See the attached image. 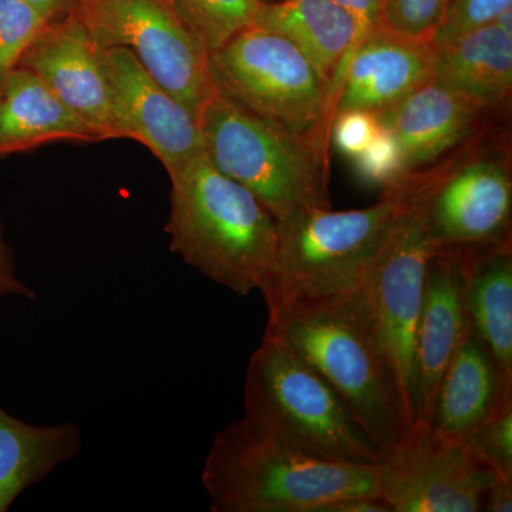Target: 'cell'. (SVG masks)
<instances>
[{"instance_id":"6","label":"cell","mask_w":512,"mask_h":512,"mask_svg":"<svg viewBox=\"0 0 512 512\" xmlns=\"http://www.w3.org/2000/svg\"><path fill=\"white\" fill-rule=\"evenodd\" d=\"M244 400L256 404L299 448L320 460L377 466L382 448L332 386L274 330L249 359Z\"/></svg>"},{"instance_id":"12","label":"cell","mask_w":512,"mask_h":512,"mask_svg":"<svg viewBox=\"0 0 512 512\" xmlns=\"http://www.w3.org/2000/svg\"><path fill=\"white\" fill-rule=\"evenodd\" d=\"M501 117L427 80L392 109L377 114L396 147V185L421 180L480 146L497 133Z\"/></svg>"},{"instance_id":"17","label":"cell","mask_w":512,"mask_h":512,"mask_svg":"<svg viewBox=\"0 0 512 512\" xmlns=\"http://www.w3.org/2000/svg\"><path fill=\"white\" fill-rule=\"evenodd\" d=\"M431 79L507 116L512 94V29L498 22L434 47Z\"/></svg>"},{"instance_id":"13","label":"cell","mask_w":512,"mask_h":512,"mask_svg":"<svg viewBox=\"0 0 512 512\" xmlns=\"http://www.w3.org/2000/svg\"><path fill=\"white\" fill-rule=\"evenodd\" d=\"M121 138L138 141L168 175L204 153L200 121L146 72L127 47L100 49Z\"/></svg>"},{"instance_id":"2","label":"cell","mask_w":512,"mask_h":512,"mask_svg":"<svg viewBox=\"0 0 512 512\" xmlns=\"http://www.w3.org/2000/svg\"><path fill=\"white\" fill-rule=\"evenodd\" d=\"M168 248L184 264L235 295L261 293L274 272L278 222L205 153L168 175Z\"/></svg>"},{"instance_id":"23","label":"cell","mask_w":512,"mask_h":512,"mask_svg":"<svg viewBox=\"0 0 512 512\" xmlns=\"http://www.w3.org/2000/svg\"><path fill=\"white\" fill-rule=\"evenodd\" d=\"M208 52L255 25L262 0H163Z\"/></svg>"},{"instance_id":"5","label":"cell","mask_w":512,"mask_h":512,"mask_svg":"<svg viewBox=\"0 0 512 512\" xmlns=\"http://www.w3.org/2000/svg\"><path fill=\"white\" fill-rule=\"evenodd\" d=\"M205 156L247 188L276 222L332 208L328 156L311 137L292 133L215 92L200 116Z\"/></svg>"},{"instance_id":"31","label":"cell","mask_w":512,"mask_h":512,"mask_svg":"<svg viewBox=\"0 0 512 512\" xmlns=\"http://www.w3.org/2000/svg\"><path fill=\"white\" fill-rule=\"evenodd\" d=\"M484 512L512 511V480L495 477L485 490L483 500Z\"/></svg>"},{"instance_id":"9","label":"cell","mask_w":512,"mask_h":512,"mask_svg":"<svg viewBox=\"0 0 512 512\" xmlns=\"http://www.w3.org/2000/svg\"><path fill=\"white\" fill-rule=\"evenodd\" d=\"M384 241L363 284V299L392 367L410 426H416V339L424 288L434 254L420 190Z\"/></svg>"},{"instance_id":"32","label":"cell","mask_w":512,"mask_h":512,"mask_svg":"<svg viewBox=\"0 0 512 512\" xmlns=\"http://www.w3.org/2000/svg\"><path fill=\"white\" fill-rule=\"evenodd\" d=\"M25 2L29 3L46 22H52L73 12L79 0H25Z\"/></svg>"},{"instance_id":"29","label":"cell","mask_w":512,"mask_h":512,"mask_svg":"<svg viewBox=\"0 0 512 512\" xmlns=\"http://www.w3.org/2000/svg\"><path fill=\"white\" fill-rule=\"evenodd\" d=\"M8 298L35 301L37 293L20 278L15 252L6 239L5 228L0 221V301Z\"/></svg>"},{"instance_id":"10","label":"cell","mask_w":512,"mask_h":512,"mask_svg":"<svg viewBox=\"0 0 512 512\" xmlns=\"http://www.w3.org/2000/svg\"><path fill=\"white\" fill-rule=\"evenodd\" d=\"M76 9L99 49L127 47L200 121L217 92L210 52L163 0H79Z\"/></svg>"},{"instance_id":"16","label":"cell","mask_w":512,"mask_h":512,"mask_svg":"<svg viewBox=\"0 0 512 512\" xmlns=\"http://www.w3.org/2000/svg\"><path fill=\"white\" fill-rule=\"evenodd\" d=\"M430 42L373 29L353 47L333 83L328 121L340 111L377 114L392 109L431 79ZM330 134V133H329Z\"/></svg>"},{"instance_id":"8","label":"cell","mask_w":512,"mask_h":512,"mask_svg":"<svg viewBox=\"0 0 512 512\" xmlns=\"http://www.w3.org/2000/svg\"><path fill=\"white\" fill-rule=\"evenodd\" d=\"M416 183L434 251L483 252L511 242V150L505 131Z\"/></svg>"},{"instance_id":"18","label":"cell","mask_w":512,"mask_h":512,"mask_svg":"<svg viewBox=\"0 0 512 512\" xmlns=\"http://www.w3.org/2000/svg\"><path fill=\"white\" fill-rule=\"evenodd\" d=\"M508 394H512V383L470 332L441 380L430 427L448 439L467 443Z\"/></svg>"},{"instance_id":"19","label":"cell","mask_w":512,"mask_h":512,"mask_svg":"<svg viewBox=\"0 0 512 512\" xmlns=\"http://www.w3.org/2000/svg\"><path fill=\"white\" fill-rule=\"evenodd\" d=\"M59 141L100 140L35 73L16 67L0 89V158Z\"/></svg>"},{"instance_id":"28","label":"cell","mask_w":512,"mask_h":512,"mask_svg":"<svg viewBox=\"0 0 512 512\" xmlns=\"http://www.w3.org/2000/svg\"><path fill=\"white\" fill-rule=\"evenodd\" d=\"M380 123L377 116L366 111H340L330 121L329 140L343 156L355 160L379 134Z\"/></svg>"},{"instance_id":"22","label":"cell","mask_w":512,"mask_h":512,"mask_svg":"<svg viewBox=\"0 0 512 512\" xmlns=\"http://www.w3.org/2000/svg\"><path fill=\"white\" fill-rule=\"evenodd\" d=\"M471 332L512 383V244L471 255L467 282Z\"/></svg>"},{"instance_id":"11","label":"cell","mask_w":512,"mask_h":512,"mask_svg":"<svg viewBox=\"0 0 512 512\" xmlns=\"http://www.w3.org/2000/svg\"><path fill=\"white\" fill-rule=\"evenodd\" d=\"M377 470L380 497L392 512H480L497 477L467 443L430 426L414 427Z\"/></svg>"},{"instance_id":"27","label":"cell","mask_w":512,"mask_h":512,"mask_svg":"<svg viewBox=\"0 0 512 512\" xmlns=\"http://www.w3.org/2000/svg\"><path fill=\"white\" fill-rule=\"evenodd\" d=\"M510 9L512 0H450L440 25L431 36V46L446 45L464 33L490 25Z\"/></svg>"},{"instance_id":"7","label":"cell","mask_w":512,"mask_h":512,"mask_svg":"<svg viewBox=\"0 0 512 512\" xmlns=\"http://www.w3.org/2000/svg\"><path fill=\"white\" fill-rule=\"evenodd\" d=\"M215 89L328 153V86L286 37L251 26L210 53Z\"/></svg>"},{"instance_id":"24","label":"cell","mask_w":512,"mask_h":512,"mask_svg":"<svg viewBox=\"0 0 512 512\" xmlns=\"http://www.w3.org/2000/svg\"><path fill=\"white\" fill-rule=\"evenodd\" d=\"M46 23L25 0H0V89Z\"/></svg>"},{"instance_id":"4","label":"cell","mask_w":512,"mask_h":512,"mask_svg":"<svg viewBox=\"0 0 512 512\" xmlns=\"http://www.w3.org/2000/svg\"><path fill=\"white\" fill-rule=\"evenodd\" d=\"M266 329L335 389L384 454L409 439L413 429L362 292L268 319Z\"/></svg>"},{"instance_id":"25","label":"cell","mask_w":512,"mask_h":512,"mask_svg":"<svg viewBox=\"0 0 512 512\" xmlns=\"http://www.w3.org/2000/svg\"><path fill=\"white\" fill-rule=\"evenodd\" d=\"M467 446L495 476L512 480V394L467 440Z\"/></svg>"},{"instance_id":"14","label":"cell","mask_w":512,"mask_h":512,"mask_svg":"<svg viewBox=\"0 0 512 512\" xmlns=\"http://www.w3.org/2000/svg\"><path fill=\"white\" fill-rule=\"evenodd\" d=\"M18 67L35 73L100 141L121 138L100 49L77 9L47 22L23 53Z\"/></svg>"},{"instance_id":"33","label":"cell","mask_w":512,"mask_h":512,"mask_svg":"<svg viewBox=\"0 0 512 512\" xmlns=\"http://www.w3.org/2000/svg\"><path fill=\"white\" fill-rule=\"evenodd\" d=\"M262 2H264V3H276V2H281V0H262Z\"/></svg>"},{"instance_id":"15","label":"cell","mask_w":512,"mask_h":512,"mask_svg":"<svg viewBox=\"0 0 512 512\" xmlns=\"http://www.w3.org/2000/svg\"><path fill=\"white\" fill-rule=\"evenodd\" d=\"M470 252L434 251L427 269L416 339V426H430L441 380L471 326L467 312Z\"/></svg>"},{"instance_id":"26","label":"cell","mask_w":512,"mask_h":512,"mask_svg":"<svg viewBox=\"0 0 512 512\" xmlns=\"http://www.w3.org/2000/svg\"><path fill=\"white\" fill-rule=\"evenodd\" d=\"M450 0H383L379 28L430 42Z\"/></svg>"},{"instance_id":"30","label":"cell","mask_w":512,"mask_h":512,"mask_svg":"<svg viewBox=\"0 0 512 512\" xmlns=\"http://www.w3.org/2000/svg\"><path fill=\"white\" fill-rule=\"evenodd\" d=\"M333 2L348 10L350 15L357 20L360 32H362V39L373 29L379 28L383 0H333Z\"/></svg>"},{"instance_id":"21","label":"cell","mask_w":512,"mask_h":512,"mask_svg":"<svg viewBox=\"0 0 512 512\" xmlns=\"http://www.w3.org/2000/svg\"><path fill=\"white\" fill-rule=\"evenodd\" d=\"M79 424H32L0 406V512H6L29 488L79 456Z\"/></svg>"},{"instance_id":"20","label":"cell","mask_w":512,"mask_h":512,"mask_svg":"<svg viewBox=\"0 0 512 512\" xmlns=\"http://www.w3.org/2000/svg\"><path fill=\"white\" fill-rule=\"evenodd\" d=\"M254 26L278 33L298 47L328 86L329 96L343 63L362 39L357 20L333 0L264 3Z\"/></svg>"},{"instance_id":"1","label":"cell","mask_w":512,"mask_h":512,"mask_svg":"<svg viewBox=\"0 0 512 512\" xmlns=\"http://www.w3.org/2000/svg\"><path fill=\"white\" fill-rule=\"evenodd\" d=\"M377 466L313 457L244 400L212 439L201 481L212 512H326L346 498H382Z\"/></svg>"},{"instance_id":"3","label":"cell","mask_w":512,"mask_h":512,"mask_svg":"<svg viewBox=\"0 0 512 512\" xmlns=\"http://www.w3.org/2000/svg\"><path fill=\"white\" fill-rule=\"evenodd\" d=\"M412 194V184L396 185L370 207L316 208L278 222L275 268L261 292L268 319L360 291Z\"/></svg>"}]
</instances>
